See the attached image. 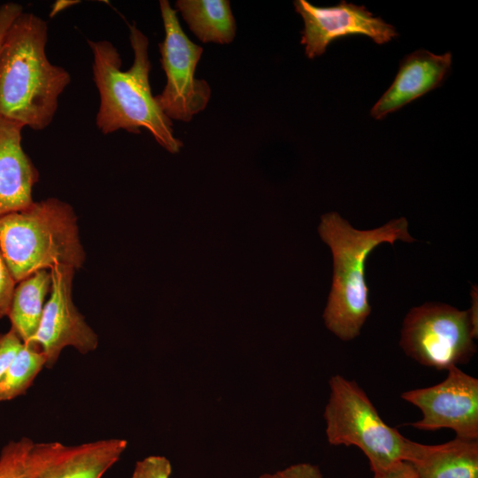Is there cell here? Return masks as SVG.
<instances>
[{"instance_id":"cell-1","label":"cell","mask_w":478,"mask_h":478,"mask_svg":"<svg viewBox=\"0 0 478 478\" xmlns=\"http://www.w3.org/2000/svg\"><path fill=\"white\" fill-rule=\"evenodd\" d=\"M48 25L24 11L9 27L0 47V117L35 131L53 120L69 73L46 54Z\"/></svg>"},{"instance_id":"cell-2","label":"cell","mask_w":478,"mask_h":478,"mask_svg":"<svg viewBox=\"0 0 478 478\" xmlns=\"http://www.w3.org/2000/svg\"><path fill=\"white\" fill-rule=\"evenodd\" d=\"M128 27L134 62L127 71H121V58L111 42L87 41L93 55V79L100 98L96 127L104 135L120 129L139 134L141 128H145L166 150L178 152L182 143L175 137L172 120L151 94L149 39L135 24Z\"/></svg>"},{"instance_id":"cell-3","label":"cell","mask_w":478,"mask_h":478,"mask_svg":"<svg viewBox=\"0 0 478 478\" xmlns=\"http://www.w3.org/2000/svg\"><path fill=\"white\" fill-rule=\"evenodd\" d=\"M322 240L330 247L334 273L332 289L323 318L326 327L338 338L357 337L371 312L369 289L365 280V262L374 248L396 240L412 242L408 222L401 217L371 230H358L336 212L322 216L319 227Z\"/></svg>"},{"instance_id":"cell-4","label":"cell","mask_w":478,"mask_h":478,"mask_svg":"<svg viewBox=\"0 0 478 478\" xmlns=\"http://www.w3.org/2000/svg\"><path fill=\"white\" fill-rule=\"evenodd\" d=\"M0 252L16 282L55 266L81 268L85 251L74 210L50 197L1 215Z\"/></svg>"},{"instance_id":"cell-5","label":"cell","mask_w":478,"mask_h":478,"mask_svg":"<svg viewBox=\"0 0 478 478\" xmlns=\"http://www.w3.org/2000/svg\"><path fill=\"white\" fill-rule=\"evenodd\" d=\"M329 388L324 419L330 444L358 447L373 473L401 461L412 463L420 456L424 444L407 439L385 423L356 382L335 374Z\"/></svg>"},{"instance_id":"cell-6","label":"cell","mask_w":478,"mask_h":478,"mask_svg":"<svg viewBox=\"0 0 478 478\" xmlns=\"http://www.w3.org/2000/svg\"><path fill=\"white\" fill-rule=\"evenodd\" d=\"M477 334L470 310L426 303L405 316L399 344L407 356L422 366L448 370L467 363L474 356Z\"/></svg>"},{"instance_id":"cell-7","label":"cell","mask_w":478,"mask_h":478,"mask_svg":"<svg viewBox=\"0 0 478 478\" xmlns=\"http://www.w3.org/2000/svg\"><path fill=\"white\" fill-rule=\"evenodd\" d=\"M159 7L165 29L160 63L166 84L155 100L168 119L188 122L206 107L211 96L209 84L195 78L203 48L188 38L167 0L159 1Z\"/></svg>"},{"instance_id":"cell-8","label":"cell","mask_w":478,"mask_h":478,"mask_svg":"<svg viewBox=\"0 0 478 478\" xmlns=\"http://www.w3.org/2000/svg\"><path fill=\"white\" fill-rule=\"evenodd\" d=\"M447 371L446 378L434 386L402 393L422 412L410 426L426 431L450 428L456 437L478 439V380L458 366Z\"/></svg>"},{"instance_id":"cell-9","label":"cell","mask_w":478,"mask_h":478,"mask_svg":"<svg viewBox=\"0 0 478 478\" xmlns=\"http://www.w3.org/2000/svg\"><path fill=\"white\" fill-rule=\"evenodd\" d=\"M51 287L37 331L32 340L46 358L45 367L51 368L66 347L81 354L95 351L98 336L77 310L72 298L75 269L55 266L50 269Z\"/></svg>"},{"instance_id":"cell-10","label":"cell","mask_w":478,"mask_h":478,"mask_svg":"<svg viewBox=\"0 0 478 478\" xmlns=\"http://www.w3.org/2000/svg\"><path fill=\"white\" fill-rule=\"evenodd\" d=\"M294 6L305 23L301 43L311 59L322 55L331 42L346 35H364L377 44L397 36L393 26L374 17L364 6L341 1L335 6L317 7L305 0L294 1Z\"/></svg>"},{"instance_id":"cell-11","label":"cell","mask_w":478,"mask_h":478,"mask_svg":"<svg viewBox=\"0 0 478 478\" xmlns=\"http://www.w3.org/2000/svg\"><path fill=\"white\" fill-rule=\"evenodd\" d=\"M451 65L450 52L436 55L426 50H418L406 55L400 62L393 83L371 109V116L382 120L439 87Z\"/></svg>"},{"instance_id":"cell-12","label":"cell","mask_w":478,"mask_h":478,"mask_svg":"<svg viewBox=\"0 0 478 478\" xmlns=\"http://www.w3.org/2000/svg\"><path fill=\"white\" fill-rule=\"evenodd\" d=\"M24 126L0 117V216L33 202L39 172L21 145Z\"/></svg>"},{"instance_id":"cell-13","label":"cell","mask_w":478,"mask_h":478,"mask_svg":"<svg viewBox=\"0 0 478 478\" xmlns=\"http://www.w3.org/2000/svg\"><path fill=\"white\" fill-rule=\"evenodd\" d=\"M125 439L108 438L63 445L35 478H102L126 450Z\"/></svg>"},{"instance_id":"cell-14","label":"cell","mask_w":478,"mask_h":478,"mask_svg":"<svg viewBox=\"0 0 478 478\" xmlns=\"http://www.w3.org/2000/svg\"><path fill=\"white\" fill-rule=\"evenodd\" d=\"M410 464L417 478H478V439L456 437L442 444H424Z\"/></svg>"},{"instance_id":"cell-15","label":"cell","mask_w":478,"mask_h":478,"mask_svg":"<svg viewBox=\"0 0 478 478\" xmlns=\"http://www.w3.org/2000/svg\"><path fill=\"white\" fill-rule=\"evenodd\" d=\"M51 287L50 270H40L16 282L7 317L23 343L33 340Z\"/></svg>"},{"instance_id":"cell-16","label":"cell","mask_w":478,"mask_h":478,"mask_svg":"<svg viewBox=\"0 0 478 478\" xmlns=\"http://www.w3.org/2000/svg\"><path fill=\"white\" fill-rule=\"evenodd\" d=\"M177 10L189 29L203 42L230 43L235 20L227 0H178Z\"/></svg>"},{"instance_id":"cell-17","label":"cell","mask_w":478,"mask_h":478,"mask_svg":"<svg viewBox=\"0 0 478 478\" xmlns=\"http://www.w3.org/2000/svg\"><path fill=\"white\" fill-rule=\"evenodd\" d=\"M63 445L58 442L35 443L28 437L10 441L0 453V478H35Z\"/></svg>"},{"instance_id":"cell-18","label":"cell","mask_w":478,"mask_h":478,"mask_svg":"<svg viewBox=\"0 0 478 478\" xmlns=\"http://www.w3.org/2000/svg\"><path fill=\"white\" fill-rule=\"evenodd\" d=\"M45 365L46 358L40 347L32 341L23 343L0 382V401L24 395Z\"/></svg>"},{"instance_id":"cell-19","label":"cell","mask_w":478,"mask_h":478,"mask_svg":"<svg viewBox=\"0 0 478 478\" xmlns=\"http://www.w3.org/2000/svg\"><path fill=\"white\" fill-rule=\"evenodd\" d=\"M170 461L164 456H149L135 463L131 478H169Z\"/></svg>"},{"instance_id":"cell-20","label":"cell","mask_w":478,"mask_h":478,"mask_svg":"<svg viewBox=\"0 0 478 478\" xmlns=\"http://www.w3.org/2000/svg\"><path fill=\"white\" fill-rule=\"evenodd\" d=\"M23 344L17 333L10 328L0 335V382Z\"/></svg>"},{"instance_id":"cell-21","label":"cell","mask_w":478,"mask_h":478,"mask_svg":"<svg viewBox=\"0 0 478 478\" xmlns=\"http://www.w3.org/2000/svg\"><path fill=\"white\" fill-rule=\"evenodd\" d=\"M16 281L0 252V319L7 316Z\"/></svg>"},{"instance_id":"cell-22","label":"cell","mask_w":478,"mask_h":478,"mask_svg":"<svg viewBox=\"0 0 478 478\" xmlns=\"http://www.w3.org/2000/svg\"><path fill=\"white\" fill-rule=\"evenodd\" d=\"M258 478H324L320 468L310 463H298Z\"/></svg>"},{"instance_id":"cell-23","label":"cell","mask_w":478,"mask_h":478,"mask_svg":"<svg viewBox=\"0 0 478 478\" xmlns=\"http://www.w3.org/2000/svg\"><path fill=\"white\" fill-rule=\"evenodd\" d=\"M22 12L23 7L18 3L8 2L0 5V47L9 27Z\"/></svg>"},{"instance_id":"cell-24","label":"cell","mask_w":478,"mask_h":478,"mask_svg":"<svg viewBox=\"0 0 478 478\" xmlns=\"http://www.w3.org/2000/svg\"><path fill=\"white\" fill-rule=\"evenodd\" d=\"M373 478H417V474L412 464L401 461L389 468L374 473Z\"/></svg>"},{"instance_id":"cell-25","label":"cell","mask_w":478,"mask_h":478,"mask_svg":"<svg viewBox=\"0 0 478 478\" xmlns=\"http://www.w3.org/2000/svg\"><path fill=\"white\" fill-rule=\"evenodd\" d=\"M76 3H79V1H69V0H58L54 3L52 5L50 17L52 18L56 16L60 12L64 11L65 9L75 4Z\"/></svg>"}]
</instances>
